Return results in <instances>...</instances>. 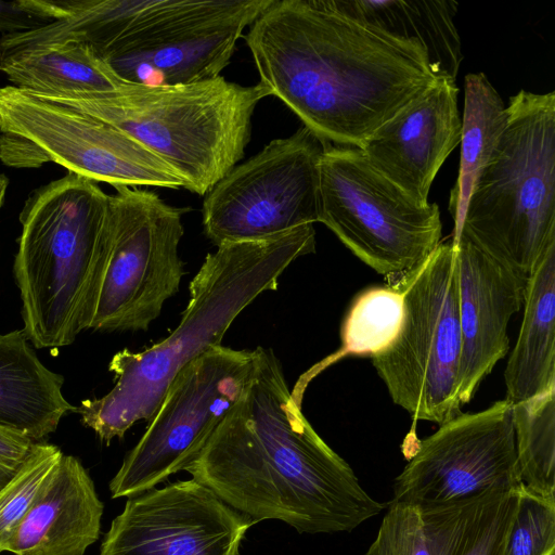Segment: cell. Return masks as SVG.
Returning <instances> with one entry per match:
<instances>
[{
  "instance_id": "cb8c5ba5",
  "label": "cell",
  "mask_w": 555,
  "mask_h": 555,
  "mask_svg": "<svg viewBox=\"0 0 555 555\" xmlns=\"http://www.w3.org/2000/svg\"><path fill=\"white\" fill-rule=\"evenodd\" d=\"M350 15L402 39L421 44L433 70L456 78L463 60L454 24L459 3L453 0H336Z\"/></svg>"
},
{
  "instance_id": "277c9868",
  "label": "cell",
  "mask_w": 555,
  "mask_h": 555,
  "mask_svg": "<svg viewBox=\"0 0 555 555\" xmlns=\"http://www.w3.org/2000/svg\"><path fill=\"white\" fill-rule=\"evenodd\" d=\"M108 196L68 172L24 203L13 273L23 330L37 349L68 346L89 330L111 250Z\"/></svg>"
},
{
  "instance_id": "9c48e42d",
  "label": "cell",
  "mask_w": 555,
  "mask_h": 555,
  "mask_svg": "<svg viewBox=\"0 0 555 555\" xmlns=\"http://www.w3.org/2000/svg\"><path fill=\"white\" fill-rule=\"evenodd\" d=\"M115 190L107 208L109 257L89 330L146 331L179 292L182 216L189 209L135 186Z\"/></svg>"
},
{
  "instance_id": "8992f818",
  "label": "cell",
  "mask_w": 555,
  "mask_h": 555,
  "mask_svg": "<svg viewBox=\"0 0 555 555\" xmlns=\"http://www.w3.org/2000/svg\"><path fill=\"white\" fill-rule=\"evenodd\" d=\"M506 107L505 131L473 185L460 235L527 282L555 245V92L520 90Z\"/></svg>"
},
{
  "instance_id": "6da1fadb",
  "label": "cell",
  "mask_w": 555,
  "mask_h": 555,
  "mask_svg": "<svg viewBox=\"0 0 555 555\" xmlns=\"http://www.w3.org/2000/svg\"><path fill=\"white\" fill-rule=\"evenodd\" d=\"M245 41L260 80L325 145L360 147L440 78L424 48L336 0H273Z\"/></svg>"
},
{
  "instance_id": "4316f807",
  "label": "cell",
  "mask_w": 555,
  "mask_h": 555,
  "mask_svg": "<svg viewBox=\"0 0 555 555\" xmlns=\"http://www.w3.org/2000/svg\"><path fill=\"white\" fill-rule=\"evenodd\" d=\"M512 414L524 486L555 498V388L512 404Z\"/></svg>"
},
{
  "instance_id": "7a4b0ae2",
  "label": "cell",
  "mask_w": 555,
  "mask_h": 555,
  "mask_svg": "<svg viewBox=\"0 0 555 555\" xmlns=\"http://www.w3.org/2000/svg\"><path fill=\"white\" fill-rule=\"evenodd\" d=\"M184 470L255 522L279 520L299 533L351 531L385 508L317 434L280 360L260 346L247 393Z\"/></svg>"
},
{
  "instance_id": "1f68e13d",
  "label": "cell",
  "mask_w": 555,
  "mask_h": 555,
  "mask_svg": "<svg viewBox=\"0 0 555 555\" xmlns=\"http://www.w3.org/2000/svg\"><path fill=\"white\" fill-rule=\"evenodd\" d=\"M37 442L0 424V489L17 473Z\"/></svg>"
},
{
  "instance_id": "e575fe53",
  "label": "cell",
  "mask_w": 555,
  "mask_h": 555,
  "mask_svg": "<svg viewBox=\"0 0 555 555\" xmlns=\"http://www.w3.org/2000/svg\"><path fill=\"white\" fill-rule=\"evenodd\" d=\"M0 56H1V50H0Z\"/></svg>"
},
{
  "instance_id": "d6986e66",
  "label": "cell",
  "mask_w": 555,
  "mask_h": 555,
  "mask_svg": "<svg viewBox=\"0 0 555 555\" xmlns=\"http://www.w3.org/2000/svg\"><path fill=\"white\" fill-rule=\"evenodd\" d=\"M181 0H69L70 13L46 27L3 35L1 56L22 50L75 42L104 59L116 46L171 15Z\"/></svg>"
},
{
  "instance_id": "52a82bcc",
  "label": "cell",
  "mask_w": 555,
  "mask_h": 555,
  "mask_svg": "<svg viewBox=\"0 0 555 555\" xmlns=\"http://www.w3.org/2000/svg\"><path fill=\"white\" fill-rule=\"evenodd\" d=\"M403 298L399 332L372 363L392 401L414 421L438 425L461 413L459 276L452 242L440 243L413 271L387 282Z\"/></svg>"
},
{
  "instance_id": "836d02e7",
  "label": "cell",
  "mask_w": 555,
  "mask_h": 555,
  "mask_svg": "<svg viewBox=\"0 0 555 555\" xmlns=\"http://www.w3.org/2000/svg\"><path fill=\"white\" fill-rule=\"evenodd\" d=\"M8 186L9 179L4 175H0V208L4 203Z\"/></svg>"
},
{
  "instance_id": "4dcf8cb0",
  "label": "cell",
  "mask_w": 555,
  "mask_h": 555,
  "mask_svg": "<svg viewBox=\"0 0 555 555\" xmlns=\"http://www.w3.org/2000/svg\"><path fill=\"white\" fill-rule=\"evenodd\" d=\"M69 13V0H0V31L8 35L36 30Z\"/></svg>"
},
{
  "instance_id": "2e32d148",
  "label": "cell",
  "mask_w": 555,
  "mask_h": 555,
  "mask_svg": "<svg viewBox=\"0 0 555 555\" xmlns=\"http://www.w3.org/2000/svg\"><path fill=\"white\" fill-rule=\"evenodd\" d=\"M454 79L440 78L383 124L359 147L386 178L421 205L444 160L461 141Z\"/></svg>"
},
{
  "instance_id": "3957f363",
  "label": "cell",
  "mask_w": 555,
  "mask_h": 555,
  "mask_svg": "<svg viewBox=\"0 0 555 555\" xmlns=\"http://www.w3.org/2000/svg\"><path fill=\"white\" fill-rule=\"evenodd\" d=\"M315 251L313 224L257 241L227 243L207 254L190 283V300L175 331L142 351L116 352L108 371L115 385L81 401V423L109 444L139 421L150 422L176 375L221 340L260 294L275 291L293 261Z\"/></svg>"
},
{
  "instance_id": "f1b7e54d",
  "label": "cell",
  "mask_w": 555,
  "mask_h": 555,
  "mask_svg": "<svg viewBox=\"0 0 555 555\" xmlns=\"http://www.w3.org/2000/svg\"><path fill=\"white\" fill-rule=\"evenodd\" d=\"M503 555H555V498L519 488Z\"/></svg>"
},
{
  "instance_id": "f546056e",
  "label": "cell",
  "mask_w": 555,
  "mask_h": 555,
  "mask_svg": "<svg viewBox=\"0 0 555 555\" xmlns=\"http://www.w3.org/2000/svg\"><path fill=\"white\" fill-rule=\"evenodd\" d=\"M365 555H431L420 507L391 501Z\"/></svg>"
},
{
  "instance_id": "30bf717a",
  "label": "cell",
  "mask_w": 555,
  "mask_h": 555,
  "mask_svg": "<svg viewBox=\"0 0 555 555\" xmlns=\"http://www.w3.org/2000/svg\"><path fill=\"white\" fill-rule=\"evenodd\" d=\"M253 371L254 350L222 345L186 364L111 480L112 498L141 494L184 470L245 397Z\"/></svg>"
},
{
  "instance_id": "ba28073f",
  "label": "cell",
  "mask_w": 555,
  "mask_h": 555,
  "mask_svg": "<svg viewBox=\"0 0 555 555\" xmlns=\"http://www.w3.org/2000/svg\"><path fill=\"white\" fill-rule=\"evenodd\" d=\"M319 173V222L387 282L413 271L441 243L438 205L416 203L359 147L326 144Z\"/></svg>"
},
{
  "instance_id": "e0dca14e",
  "label": "cell",
  "mask_w": 555,
  "mask_h": 555,
  "mask_svg": "<svg viewBox=\"0 0 555 555\" xmlns=\"http://www.w3.org/2000/svg\"><path fill=\"white\" fill-rule=\"evenodd\" d=\"M452 242V241H451ZM456 250L461 358L457 399L470 401L481 380L509 349L507 325L524 304L527 282L490 258L468 238Z\"/></svg>"
},
{
  "instance_id": "5bb4252c",
  "label": "cell",
  "mask_w": 555,
  "mask_h": 555,
  "mask_svg": "<svg viewBox=\"0 0 555 555\" xmlns=\"http://www.w3.org/2000/svg\"><path fill=\"white\" fill-rule=\"evenodd\" d=\"M273 0H194L158 27L103 60L124 81L176 86L211 80L230 63L243 30Z\"/></svg>"
},
{
  "instance_id": "603a6c76",
  "label": "cell",
  "mask_w": 555,
  "mask_h": 555,
  "mask_svg": "<svg viewBox=\"0 0 555 555\" xmlns=\"http://www.w3.org/2000/svg\"><path fill=\"white\" fill-rule=\"evenodd\" d=\"M519 488L420 507L431 555H503Z\"/></svg>"
},
{
  "instance_id": "9a60e30c",
  "label": "cell",
  "mask_w": 555,
  "mask_h": 555,
  "mask_svg": "<svg viewBox=\"0 0 555 555\" xmlns=\"http://www.w3.org/2000/svg\"><path fill=\"white\" fill-rule=\"evenodd\" d=\"M256 522L192 479L128 498L99 555H240Z\"/></svg>"
},
{
  "instance_id": "7c38bea8",
  "label": "cell",
  "mask_w": 555,
  "mask_h": 555,
  "mask_svg": "<svg viewBox=\"0 0 555 555\" xmlns=\"http://www.w3.org/2000/svg\"><path fill=\"white\" fill-rule=\"evenodd\" d=\"M408 460L393 483L395 502L422 507L519 488L512 403L459 413L417 440Z\"/></svg>"
},
{
  "instance_id": "83f0119b",
  "label": "cell",
  "mask_w": 555,
  "mask_h": 555,
  "mask_svg": "<svg viewBox=\"0 0 555 555\" xmlns=\"http://www.w3.org/2000/svg\"><path fill=\"white\" fill-rule=\"evenodd\" d=\"M63 456L61 449L44 441L0 489V547L23 520Z\"/></svg>"
},
{
  "instance_id": "4fadbf2b",
  "label": "cell",
  "mask_w": 555,
  "mask_h": 555,
  "mask_svg": "<svg viewBox=\"0 0 555 555\" xmlns=\"http://www.w3.org/2000/svg\"><path fill=\"white\" fill-rule=\"evenodd\" d=\"M0 131L36 143L69 172L116 186L178 189L179 176L121 130L14 86L0 88Z\"/></svg>"
},
{
  "instance_id": "d4e9b609",
  "label": "cell",
  "mask_w": 555,
  "mask_h": 555,
  "mask_svg": "<svg viewBox=\"0 0 555 555\" xmlns=\"http://www.w3.org/2000/svg\"><path fill=\"white\" fill-rule=\"evenodd\" d=\"M507 117V107L486 74H467L464 78L459 176L449 198V211L454 220L452 242L460 236L473 185L495 153Z\"/></svg>"
},
{
  "instance_id": "8fae6325",
  "label": "cell",
  "mask_w": 555,
  "mask_h": 555,
  "mask_svg": "<svg viewBox=\"0 0 555 555\" xmlns=\"http://www.w3.org/2000/svg\"><path fill=\"white\" fill-rule=\"evenodd\" d=\"M324 147L301 126L235 166L206 194V236L220 246L263 240L319 222V167Z\"/></svg>"
},
{
  "instance_id": "44dd1931",
  "label": "cell",
  "mask_w": 555,
  "mask_h": 555,
  "mask_svg": "<svg viewBox=\"0 0 555 555\" xmlns=\"http://www.w3.org/2000/svg\"><path fill=\"white\" fill-rule=\"evenodd\" d=\"M524 318L504 382L514 404L555 388V245L537 262L524 293Z\"/></svg>"
},
{
  "instance_id": "484cf974",
  "label": "cell",
  "mask_w": 555,
  "mask_h": 555,
  "mask_svg": "<svg viewBox=\"0 0 555 555\" xmlns=\"http://www.w3.org/2000/svg\"><path fill=\"white\" fill-rule=\"evenodd\" d=\"M403 314L401 291L388 285L360 293L343 322L341 347L307 371L296 383L291 396L301 406L307 385L331 364L348 356H370L384 350L397 336Z\"/></svg>"
},
{
  "instance_id": "ffe728a7",
  "label": "cell",
  "mask_w": 555,
  "mask_h": 555,
  "mask_svg": "<svg viewBox=\"0 0 555 555\" xmlns=\"http://www.w3.org/2000/svg\"><path fill=\"white\" fill-rule=\"evenodd\" d=\"M34 348L23 328L0 334V424L41 442L77 406L63 396L64 377Z\"/></svg>"
},
{
  "instance_id": "7402d4cb",
  "label": "cell",
  "mask_w": 555,
  "mask_h": 555,
  "mask_svg": "<svg viewBox=\"0 0 555 555\" xmlns=\"http://www.w3.org/2000/svg\"><path fill=\"white\" fill-rule=\"evenodd\" d=\"M0 70L14 87L40 95L113 93L129 83L90 47L65 42L0 56Z\"/></svg>"
},
{
  "instance_id": "d6a6232c",
  "label": "cell",
  "mask_w": 555,
  "mask_h": 555,
  "mask_svg": "<svg viewBox=\"0 0 555 555\" xmlns=\"http://www.w3.org/2000/svg\"><path fill=\"white\" fill-rule=\"evenodd\" d=\"M0 159L4 165L15 168H34L50 162L36 143L12 132H1Z\"/></svg>"
},
{
  "instance_id": "5b68a950",
  "label": "cell",
  "mask_w": 555,
  "mask_h": 555,
  "mask_svg": "<svg viewBox=\"0 0 555 555\" xmlns=\"http://www.w3.org/2000/svg\"><path fill=\"white\" fill-rule=\"evenodd\" d=\"M35 95L129 134L164 160L183 188L206 195L244 156L255 108L271 93L260 82L242 86L219 76L176 86L129 83L105 94Z\"/></svg>"
},
{
  "instance_id": "ac0fdd59",
  "label": "cell",
  "mask_w": 555,
  "mask_h": 555,
  "mask_svg": "<svg viewBox=\"0 0 555 555\" xmlns=\"http://www.w3.org/2000/svg\"><path fill=\"white\" fill-rule=\"evenodd\" d=\"M103 511L94 482L80 460L63 454L0 553L83 555L100 537Z\"/></svg>"
}]
</instances>
